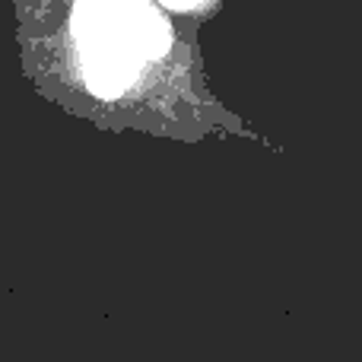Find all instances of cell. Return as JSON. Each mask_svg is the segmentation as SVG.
<instances>
[{
    "mask_svg": "<svg viewBox=\"0 0 362 362\" xmlns=\"http://www.w3.org/2000/svg\"><path fill=\"white\" fill-rule=\"evenodd\" d=\"M76 35L89 42V80L118 93L146 54H159L169 32L144 0H80Z\"/></svg>",
    "mask_w": 362,
    "mask_h": 362,
    "instance_id": "obj_1",
    "label": "cell"
},
{
    "mask_svg": "<svg viewBox=\"0 0 362 362\" xmlns=\"http://www.w3.org/2000/svg\"><path fill=\"white\" fill-rule=\"evenodd\" d=\"M165 6H172V10H194V6L200 4V0H163Z\"/></svg>",
    "mask_w": 362,
    "mask_h": 362,
    "instance_id": "obj_2",
    "label": "cell"
}]
</instances>
